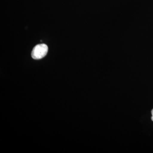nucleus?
I'll list each match as a JSON object with an SVG mask.
<instances>
[{
	"label": "nucleus",
	"mask_w": 153,
	"mask_h": 153,
	"mask_svg": "<svg viewBox=\"0 0 153 153\" xmlns=\"http://www.w3.org/2000/svg\"><path fill=\"white\" fill-rule=\"evenodd\" d=\"M152 115H153V109L152 110Z\"/></svg>",
	"instance_id": "f03ea898"
},
{
	"label": "nucleus",
	"mask_w": 153,
	"mask_h": 153,
	"mask_svg": "<svg viewBox=\"0 0 153 153\" xmlns=\"http://www.w3.org/2000/svg\"><path fill=\"white\" fill-rule=\"evenodd\" d=\"M48 51V47L46 44H38L33 48L31 55L33 59L39 60L45 57Z\"/></svg>",
	"instance_id": "f257e3e1"
},
{
	"label": "nucleus",
	"mask_w": 153,
	"mask_h": 153,
	"mask_svg": "<svg viewBox=\"0 0 153 153\" xmlns=\"http://www.w3.org/2000/svg\"><path fill=\"white\" fill-rule=\"evenodd\" d=\"M152 120L153 121V115H152Z\"/></svg>",
	"instance_id": "7ed1b4c3"
}]
</instances>
